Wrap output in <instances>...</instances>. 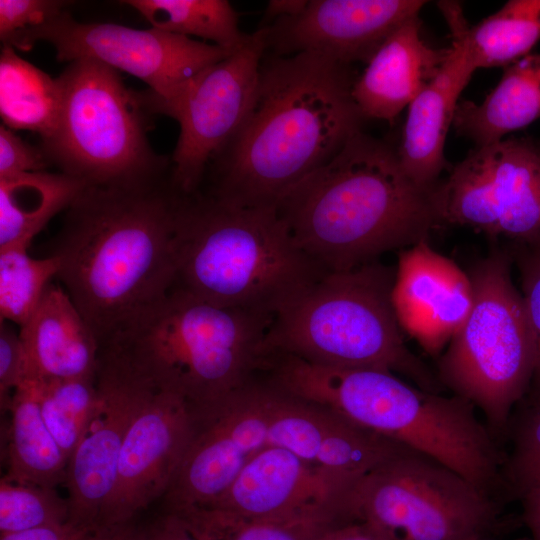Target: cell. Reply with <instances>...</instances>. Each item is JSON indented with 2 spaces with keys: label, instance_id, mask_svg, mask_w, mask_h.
Returning a JSON list of instances; mask_svg holds the SVG:
<instances>
[{
  "label": "cell",
  "instance_id": "39",
  "mask_svg": "<svg viewBox=\"0 0 540 540\" xmlns=\"http://www.w3.org/2000/svg\"><path fill=\"white\" fill-rule=\"evenodd\" d=\"M90 531L71 522L2 535L0 540H83Z\"/></svg>",
  "mask_w": 540,
  "mask_h": 540
},
{
  "label": "cell",
  "instance_id": "5",
  "mask_svg": "<svg viewBox=\"0 0 540 540\" xmlns=\"http://www.w3.org/2000/svg\"><path fill=\"white\" fill-rule=\"evenodd\" d=\"M174 286L209 303L273 315L326 271L295 243L276 206L180 195Z\"/></svg>",
  "mask_w": 540,
  "mask_h": 540
},
{
  "label": "cell",
  "instance_id": "31",
  "mask_svg": "<svg viewBox=\"0 0 540 540\" xmlns=\"http://www.w3.org/2000/svg\"><path fill=\"white\" fill-rule=\"evenodd\" d=\"M58 270L59 261L54 255L33 258L25 246L0 249V320L21 327L57 277Z\"/></svg>",
  "mask_w": 540,
  "mask_h": 540
},
{
  "label": "cell",
  "instance_id": "10",
  "mask_svg": "<svg viewBox=\"0 0 540 540\" xmlns=\"http://www.w3.org/2000/svg\"><path fill=\"white\" fill-rule=\"evenodd\" d=\"M512 252L495 250L468 271L471 310L438 361V381L477 407L494 430L530 390L535 346L521 292L511 279Z\"/></svg>",
  "mask_w": 540,
  "mask_h": 540
},
{
  "label": "cell",
  "instance_id": "41",
  "mask_svg": "<svg viewBox=\"0 0 540 540\" xmlns=\"http://www.w3.org/2000/svg\"><path fill=\"white\" fill-rule=\"evenodd\" d=\"M521 498L524 521L530 531L531 540H540V487L528 491Z\"/></svg>",
  "mask_w": 540,
  "mask_h": 540
},
{
  "label": "cell",
  "instance_id": "30",
  "mask_svg": "<svg viewBox=\"0 0 540 540\" xmlns=\"http://www.w3.org/2000/svg\"><path fill=\"white\" fill-rule=\"evenodd\" d=\"M23 380L32 386L44 423L69 462L97 404L96 375Z\"/></svg>",
  "mask_w": 540,
  "mask_h": 540
},
{
  "label": "cell",
  "instance_id": "38",
  "mask_svg": "<svg viewBox=\"0 0 540 540\" xmlns=\"http://www.w3.org/2000/svg\"><path fill=\"white\" fill-rule=\"evenodd\" d=\"M127 540H206L175 512L164 511L143 525L132 524Z\"/></svg>",
  "mask_w": 540,
  "mask_h": 540
},
{
  "label": "cell",
  "instance_id": "26",
  "mask_svg": "<svg viewBox=\"0 0 540 540\" xmlns=\"http://www.w3.org/2000/svg\"><path fill=\"white\" fill-rule=\"evenodd\" d=\"M8 411V479L21 484L56 488L65 484L68 460L41 416L32 386L23 380Z\"/></svg>",
  "mask_w": 540,
  "mask_h": 540
},
{
  "label": "cell",
  "instance_id": "27",
  "mask_svg": "<svg viewBox=\"0 0 540 540\" xmlns=\"http://www.w3.org/2000/svg\"><path fill=\"white\" fill-rule=\"evenodd\" d=\"M2 44L0 53V115L12 130H28L41 140L54 130L61 104L57 78Z\"/></svg>",
  "mask_w": 540,
  "mask_h": 540
},
{
  "label": "cell",
  "instance_id": "13",
  "mask_svg": "<svg viewBox=\"0 0 540 540\" xmlns=\"http://www.w3.org/2000/svg\"><path fill=\"white\" fill-rule=\"evenodd\" d=\"M41 41L54 48L59 61L91 59L142 80L159 101L176 98L199 73L235 51L152 27L79 22L66 10L2 44L28 51Z\"/></svg>",
  "mask_w": 540,
  "mask_h": 540
},
{
  "label": "cell",
  "instance_id": "20",
  "mask_svg": "<svg viewBox=\"0 0 540 540\" xmlns=\"http://www.w3.org/2000/svg\"><path fill=\"white\" fill-rule=\"evenodd\" d=\"M451 31L448 56L437 75L408 106L400 149L405 173L419 186L432 189L445 167L444 145L458 99L476 67L465 38L468 24L458 3L438 4Z\"/></svg>",
  "mask_w": 540,
  "mask_h": 540
},
{
  "label": "cell",
  "instance_id": "11",
  "mask_svg": "<svg viewBox=\"0 0 540 540\" xmlns=\"http://www.w3.org/2000/svg\"><path fill=\"white\" fill-rule=\"evenodd\" d=\"M354 498L360 518L392 540H478L495 518L489 494L415 452L363 475Z\"/></svg>",
  "mask_w": 540,
  "mask_h": 540
},
{
  "label": "cell",
  "instance_id": "9",
  "mask_svg": "<svg viewBox=\"0 0 540 540\" xmlns=\"http://www.w3.org/2000/svg\"><path fill=\"white\" fill-rule=\"evenodd\" d=\"M56 126L41 140L50 164L86 187H137L171 176V160L151 146V115L120 72L95 60L69 62L56 77Z\"/></svg>",
  "mask_w": 540,
  "mask_h": 540
},
{
  "label": "cell",
  "instance_id": "14",
  "mask_svg": "<svg viewBox=\"0 0 540 540\" xmlns=\"http://www.w3.org/2000/svg\"><path fill=\"white\" fill-rule=\"evenodd\" d=\"M267 49V30L260 28L229 56L199 73L176 98L159 101L147 90L139 92L151 115H165L179 124L170 160L172 183L180 193L198 191L213 158L246 121Z\"/></svg>",
  "mask_w": 540,
  "mask_h": 540
},
{
  "label": "cell",
  "instance_id": "28",
  "mask_svg": "<svg viewBox=\"0 0 540 540\" xmlns=\"http://www.w3.org/2000/svg\"><path fill=\"white\" fill-rule=\"evenodd\" d=\"M464 34L476 69L508 67L540 40V0H510Z\"/></svg>",
  "mask_w": 540,
  "mask_h": 540
},
{
  "label": "cell",
  "instance_id": "17",
  "mask_svg": "<svg viewBox=\"0 0 540 540\" xmlns=\"http://www.w3.org/2000/svg\"><path fill=\"white\" fill-rule=\"evenodd\" d=\"M425 4L421 0H310L300 14L265 27L267 45L279 56L308 51L347 65L368 62L387 36L418 16Z\"/></svg>",
  "mask_w": 540,
  "mask_h": 540
},
{
  "label": "cell",
  "instance_id": "29",
  "mask_svg": "<svg viewBox=\"0 0 540 540\" xmlns=\"http://www.w3.org/2000/svg\"><path fill=\"white\" fill-rule=\"evenodd\" d=\"M152 28L196 36L214 45L236 50L249 34L239 29L237 13L226 0H125Z\"/></svg>",
  "mask_w": 540,
  "mask_h": 540
},
{
  "label": "cell",
  "instance_id": "3",
  "mask_svg": "<svg viewBox=\"0 0 540 540\" xmlns=\"http://www.w3.org/2000/svg\"><path fill=\"white\" fill-rule=\"evenodd\" d=\"M433 189L405 173L397 151L360 131L276 207L309 258L343 271L427 241L440 227Z\"/></svg>",
  "mask_w": 540,
  "mask_h": 540
},
{
  "label": "cell",
  "instance_id": "24",
  "mask_svg": "<svg viewBox=\"0 0 540 540\" xmlns=\"http://www.w3.org/2000/svg\"><path fill=\"white\" fill-rule=\"evenodd\" d=\"M354 490L332 501L254 520H239L206 508L178 514L206 540H319L341 525L362 520Z\"/></svg>",
  "mask_w": 540,
  "mask_h": 540
},
{
  "label": "cell",
  "instance_id": "8",
  "mask_svg": "<svg viewBox=\"0 0 540 540\" xmlns=\"http://www.w3.org/2000/svg\"><path fill=\"white\" fill-rule=\"evenodd\" d=\"M339 432V421L329 409L256 374L224 398L197 409L177 482L190 499L209 503L266 448H284L323 465L335 450Z\"/></svg>",
  "mask_w": 540,
  "mask_h": 540
},
{
  "label": "cell",
  "instance_id": "21",
  "mask_svg": "<svg viewBox=\"0 0 540 540\" xmlns=\"http://www.w3.org/2000/svg\"><path fill=\"white\" fill-rule=\"evenodd\" d=\"M449 47L436 49L412 17L392 31L353 84V99L364 118L392 122L437 75Z\"/></svg>",
  "mask_w": 540,
  "mask_h": 540
},
{
  "label": "cell",
  "instance_id": "18",
  "mask_svg": "<svg viewBox=\"0 0 540 540\" xmlns=\"http://www.w3.org/2000/svg\"><path fill=\"white\" fill-rule=\"evenodd\" d=\"M362 476L269 447L253 456L227 489L202 508L239 520L278 516L347 496Z\"/></svg>",
  "mask_w": 540,
  "mask_h": 540
},
{
  "label": "cell",
  "instance_id": "4",
  "mask_svg": "<svg viewBox=\"0 0 540 540\" xmlns=\"http://www.w3.org/2000/svg\"><path fill=\"white\" fill-rule=\"evenodd\" d=\"M275 380L289 393L458 473L491 496L500 457L475 407L413 386L390 371L333 368L283 358Z\"/></svg>",
  "mask_w": 540,
  "mask_h": 540
},
{
  "label": "cell",
  "instance_id": "2",
  "mask_svg": "<svg viewBox=\"0 0 540 540\" xmlns=\"http://www.w3.org/2000/svg\"><path fill=\"white\" fill-rule=\"evenodd\" d=\"M180 195L171 176L145 186L84 187L64 211L51 253L56 278L99 346L173 288Z\"/></svg>",
  "mask_w": 540,
  "mask_h": 540
},
{
  "label": "cell",
  "instance_id": "22",
  "mask_svg": "<svg viewBox=\"0 0 540 540\" xmlns=\"http://www.w3.org/2000/svg\"><path fill=\"white\" fill-rule=\"evenodd\" d=\"M19 335L24 352L23 379L96 375L98 340L62 285L50 283Z\"/></svg>",
  "mask_w": 540,
  "mask_h": 540
},
{
  "label": "cell",
  "instance_id": "36",
  "mask_svg": "<svg viewBox=\"0 0 540 540\" xmlns=\"http://www.w3.org/2000/svg\"><path fill=\"white\" fill-rule=\"evenodd\" d=\"M49 161L43 150L24 141L14 130L0 126V178L45 171Z\"/></svg>",
  "mask_w": 540,
  "mask_h": 540
},
{
  "label": "cell",
  "instance_id": "12",
  "mask_svg": "<svg viewBox=\"0 0 540 540\" xmlns=\"http://www.w3.org/2000/svg\"><path fill=\"white\" fill-rule=\"evenodd\" d=\"M433 201L440 227L539 247L540 147L518 138L477 146L435 185Z\"/></svg>",
  "mask_w": 540,
  "mask_h": 540
},
{
  "label": "cell",
  "instance_id": "15",
  "mask_svg": "<svg viewBox=\"0 0 540 540\" xmlns=\"http://www.w3.org/2000/svg\"><path fill=\"white\" fill-rule=\"evenodd\" d=\"M194 407L177 393L154 389L122 445L116 480L100 528L125 526L164 498L195 431Z\"/></svg>",
  "mask_w": 540,
  "mask_h": 540
},
{
  "label": "cell",
  "instance_id": "34",
  "mask_svg": "<svg viewBox=\"0 0 540 540\" xmlns=\"http://www.w3.org/2000/svg\"><path fill=\"white\" fill-rule=\"evenodd\" d=\"M521 277V296L535 346V369L530 386L529 402L540 400V246H515Z\"/></svg>",
  "mask_w": 540,
  "mask_h": 540
},
{
  "label": "cell",
  "instance_id": "23",
  "mask_svg": "<svg viewBox=\"0 0 540 540\" xmlns=\"http://www.w3.org/2000/svg\"><path fill=\"white\" fill-rule=\"evenodd\" d=\"M540 118V54H529L506 67L481 103H458L453 126L477 146L504 139Z\"/></svg>",
  "mask_w": 540,
  "mask_h": 540
},
{
  "label": "cell",
  "instance_id": "19",
  "mask_svg": "<svg viewBox=\"0 0 540 540\" xmlns=\"http://www.w3.org/2000/svg\"><path fill=\"white\" fill-rule=\"evenodd\" d=\"M392 302L402 331L435 355L465 322L473 287L468 272L427 240L400 251Z\"/></svg>",
  "mask_w": 540,
  "mask_h": 540
},
{
  "label": "cell",
  "instance_id": "6",
  "mask_svg": "<svg viewBox=\"0 0 540 540\" xmlns=\"http://www.w3.org/2000/svg\"><path fill=\"white\" fill-rule=\"evenodd\" d=\"M272 316L204 301L173 287L119 326L99 354L195 407L243 386L261 367Z\"/></svg>",
  "mask_w": 540,
  "mask_h": 540
},
{
  "label": "cell",
  "instance_id": "25",
  "mask_svg": "<svg viewBox=\"0 0 540 540\" xmlns=\"http://www.w3.org/2000/svg\"><path fill=\"white\" fill-rule=\"evenodd\" d=\"M86 187L62 172L0 178V249L29 247L32 239Z\"/></svg>",
  "mask_w": 540,
  "mask_h": 540
},
{
  "label": "cell",
  "instance_id": "7",
  "mask_svg": "<svg viewBox=\"0 0 540 540\" xmlns=\"http://www.w3.org/2000/svg\"><path fill=\"white\" fill-rule=\"evenodd\" d=\"M394 280L395 269L378 260L324 273L273 315L262 359L287 355L325 367L380 369L438 392V378L405 344Z\"/></svg>",
  "mask_w": 540,
  "mask_h": 540
},
{
  "label": "cell",
  "instance_id": "33",
  "mask_svg": "<svg viewBox=\"0 0 540 540\" xmlns=\"http://www.w3.org/2000/svg\"><path fill=\"white\" fill-rule=\"evenodd\" d=\"M506 477L520 497L540 487V400L529 402L516 424Z\"/></svg>",
  "mask_w": 540,
  "mask_h": 540
},
{
  "label": "cell",
  "instance_id": "32",
  "mask_svg": "<svg viewBox=\"0 0 540 540\" xmlns=\"http://www.w3.org/2000/svg\"><path fill=\"white\" fill-rule=\"evenodd\" d=\"M69 522L67 498L55 488L0 480V534L6 535Z\"/></svg>",
  "mask_w": 540,
  "mask_h": 540
},
{
  "label": "cell",
  "instance_id": "42",
  "mask_svg": "<svg viewBox=\"0 0 540 540\" xmlns=\"http://www.w3.org/2000/svg\"><path fill=\"white\" fill-rule=\"evenodd\" d=\"M308 0H271L267 4L265 15L268 19H282L296 16L303 12Z\"/></svg>",
  "mask_w": 540,
  "mask_h": 540
},
{
  "label": "cell",
  "instance_id": "1",
  "mask_svg": "<svg viewBox=\"0 0 540 540\" xmlns=\"http://www.w3.org/2000/svg\"><path fill=\"white\" fill-rule=\"evenodd\" d=\"M354 82L349 65L316 52L262 62L246 121L209 165V194L240 206H277L361 131Z\"/></svg>",
  "mask_w": 540,
  "mask_h": 540
},
{
  "label": "cell",
  "instance_id": "35",
  "mask_svg": "<svg viewBox=\"0 0 540 540\" xmlns=\"http://www.w3.org/2000/svg\"><path fill=\"white\" fill-rule=\"evenodd\" d=\"M67 1L0 0V39L42 25L65 11Z\"/></svg>",
  "mask_w": 540,
  "mask_h": 540
},
{
  "label": "cell",
  "instance_id": "37",
  "mask_svg": "<svg viewBox=\"0 0 540 540\" xmlns=\"http://www.w3.org/2000/svg\"><path fill=\"white\" fill-rule=\"evenodd\" d=\"M24 378V352L19 333L0 320V402L8 410L14 391Z\"/></svg>",
  "mask_w": 540,
  "mask_h": 540
},
{
  "label": "cell",
  "instance_id": "43",
  "mask_svg": "<svg viewBox=\"0 0 540 540\" xmlns=\"http://www.w3.org/2000/svg\"><path fill=\"white\" fill-rule=\"evenodd\" d=\"M132 524L96 529L90 531L83 540H127Z\"/></svg>",
  "mask_w": 540,
  "mask_h": 540
},
{
  "label": "cell",
  "instance_id": "16",
  "mask_svg": "<svg viewBox=\"0 0 540 540\" xmlns=\"http://www.w3.org/2000/svg\"><path fill=\"white\" fill-rule=\"evenodd\" d=\"M98 400L82 439L67 466L69 522L93 531L114 489L120 451L127 432L156 389L119 363L99 356Z\"/></svg>",
  "mask_w": 540,
  "mask_h": 540
},
{
  "label": "cell",
  "instance_id": "40",
  "mask_svg": "<svg viewBox=\"0 0 540 540\" xmlns=\"http://www.w3.org/2000/svg\"><path fill=\"white\" fill-rule=\"evenodd\" d=\"M319 540H392L382 529L366 520L341 525Z\"/></svg>",
  "mask_w": 540,
  "mask_h": 540
}]
</instances>
